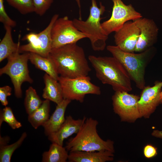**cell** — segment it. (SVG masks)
<instances>
[{
    "label": "cell",
    "instance_id": "6da1fadb",
    "mask_svg": "<svg viewBox=\"0 0 162 162\" xmlns=\"http://www.w3.org/2000/svg\"><path fill=\"white\" fill-rule=\"evenodd\" d=\"M49 57L60 76L74 78L85 76L91 71L83 49L76 43L52 48Z\"/></svg>",
    "mask_w": 162,
    "mask_h": 162
},
{
    "label": "cell",
    "instance_id": "d6a6232c",
    "mask_svg": "<svg viewBox=\"0 0 162 162\" xmlns=\"http://www.w3.org/2000/svg\"><path fill=\"white\" fill-rule=\"evenodd\" d=\"M77 4L78 5V7L80 9H80H81V4H80V0H75Z\"/></svg>",
    "mask_w": 162,
    "mask_h": 162
},
{
    "label": "cell",
    "instance_id": "2e32d148",
    "mask_svg": "<svg viewBox=\"0 0 162 162\" xmlns=\"http://www.w3.org/2000/svg\"><path fill=\"white\" fill-rule=\"evenodd\" d=\"M114 153L109 151L70 152L68 160L70 162H105L114 159Z\"/></svg>",
    "mask_w": 162,
    "mask_h": 162
},
{
    "label": "cell",
    "instance_id": "cb8c5ba5",
    "mask_svg": "<svg viewBox=\"0 0 162 162\" xmlns=\"http://www.w3.org/2000/svg\"><path fill=\"white\" fill-rule=\"evenodd\" d=\"M27 134L23 132L19 139L14 143L0 146V162H10L14 151L22 145L27 136Z\"/></svg>",
    "mask_w": 162,
    "mask_h": 162
},
{
    "label": "cell",
    "instance_id": "9c48e42d",
    "mask_svg": "<svg viewBox=\"0 0 162 162\" xmlns=\"http://www.w3.org/2000/svg\"><path fill=\"white\" fill-rule=\"evenodd\" d=\"M112 1L113 6L111 16L109 19L101 23L103 30L108 36L117 31L126 22L142 17L131 4L126 5L122 0Z\"/></svg>",
    "mask_w": 162,
    "mask_h": 162
},
{
    "label": "cell",
    "instance_id": "7a4b0ae2",
    "mask_svg": "<svg viewBox=\"0 0 162 162\" xmlns=\"http://www.w3.org/2000/svg\"><path fill=\"white\" fill-rule=\"evenodd\" d=\"M88 59L95 70L96 77L103 84L110 85L115 92H128L132 90L128 74L115 58L90 55Z\"/></svg>",
    "mask_w": 162,
    "mask_h": 162
},
{
    "label": "cell",
    "instance_id": "ba28073f",
    "mask_svg": "<svg viewBox=\"0 0 162 162\" xmlns=\"http://www.w3.org/2000/svg\"><path fill=\"white\" fill-rule=\"evenodd\" d=\"M52 49L64 45L76 43L87 38L86 35L75 26L73 20L68 16L58 18L55 21L51 31Z\"/></svg>",
    "mask_w": 162,
    "mask_h": 162
},
{
    "label": "cell",
    "instance_id": "8fae6325",
    "mask_svg": "<svg viewBox=\"0 0 162 162\" xmlns=\"http://www.w3.org/2000/svg\"><path fill=\"white\" fill-rule=\"evenodd\" d=\"M58 14L54 15L47 27L36 35L32 41L28 44L20 46V53L29 52L47 57L52 49L51 31L53 25L58 18Z\"/></svg>",
    "mask_w": 162,
    "mask_h": 162
},
{
    "label": "cell",
    "instance_id": "277c9868",
    "mask_svg": "<svg viewBox=\"0 0 162 162\" xmlns=\"http://www.w3.org/2000/svg\"><path fill=\"white\" fill-rule=\"evenodd\" d=\"M98 122L91 117L86 118L79 131L67 142L65 148L70 152L107 150L115 152L114 142L104 140L98 135Z\"/></svg>",
    "mask_w": 162,
    "mask_h": 162
},
{
    "label": "cell",
    "instance_id": "4dcf8cb0",
    "mask_svg": "<svg viewBox=\"0 0 162 162\" xmlns=\"http://www.w3.org/2000/svg\"><path fill=\"white\" fill-rule=\"evenodd\" d=\"M10 139L8 136L2 137L0 136V146L7 145L9 142Z\"/></svg>",
    "mask_w": 162,
    "mask_h": 162
},
{
    "label": "cell",
    "instance_id": "603a6c76",
    "mask_svg": "<svg viewBox=\"0 0 162 162\" xmlns=\"http://www.w3.org/2000/svg\"><path fill=\"white\" fill-rule=\"evenodd\" d=\"M43 101L37 94L36 90L33 87H29L26 90L24 105L28 115L31 114L37 109Z\"/></svg>",
    "mask_w": 162,
    "mask_h": 162
},
{
    "label": "cell",
    "instance_id": "e0dca14e",
    "mask_svg": "<svg viewBox=\"0 0 162 162\" xmlns=\"http://www.w3.org/2000/svg\"><path fill=\"white\" fill-rule=\"evenodd\" d=\"M71 100L64 99L57 104L56 109L48 120L42 125L45 134L48 136L56 131L64 122L66 108Z\"/></svg>",
    "mask_w": 162,
    "mask_h": 162
},
{
    "label": "cell",
    "instance_id": "d4e9b609",
    "mask_svg": "<svg viewBox=\"0 0 162 162\" xmlns=\"http://www.w3.org/2000/svg\"><path fill=\"white\" fill-rule=\"evenodd\" d=\"M3 122H5L13 129L19 128L22 127L21 123L15 117L11 109L5 106L0 111V127Z\"/></svg>",
    "mask_w": 162,
    "mask_h": 162
},
{
    "label": "cell",
    "instance_id": "3957f363",
    "mask_svg": "<svg viewBox=\"0 0 162 162\" xmlns=\"http://www.w3.org/2000/svg\"><path fill=\"white\" fill-rule=\"evenodd\" d=\"M106 49L121 63L136 87L142 89L146 68L155 54V48L153 46L138 53L124 51L116 45H108Z\"/></svg>",
    "mask_w": 162,
    "mask_h": 162
},
{
    "label": "cell",
    "instance_id": "484cf974",
    "mask_svg": "<svg viewBox=\"0 0 162 162\" xmlns=\"http://www.w3.org/2000/svg\"><path fill=\"white\" fill-rule=\"evenodd\" d=\"M8 3L21 14H26L34 12L33 0H6Z\"/></svg>",
    "mask_w": 162,
    "mask_h": 162
},
{
    "label": "cell",
    "instance_id": "52a82bcc",
    "mask_svg": "<svg viewBox=\"0 0 162 162\" xmlns=\"http://www.w3.org/2000/svg\"><path fill=\"white\" fill-rule=\"evenodd\" d=\"M58 81L62 89L63 98L82 103L86 94L99 95L100 88L91 82L88 76L70 78L59 76Z\"/></svg>",
    "mask_w": 162,
    "mask_h": 162
},
{
    "label": "cell",
    "instance_id": "7c38bea8",
    "mask_svg": "<svg viewBox=\"0 0 162 162\" xmlns=\"http://www.w3.org/2000/svg\"><path fill=\"white\" fill-rule=\"evenodd\" d=\"M162 80L156 81L152 86H145L142 89L138 102L141 117L149 118L160 104Z\"/></svg>",
    "mask_w": 162,
    "mask_h": 162
},
{
    "label": "cell",
    "instance_id": "44dd1931",
    "mask_svg": "<svg viewBox=\"0 0 162 162\" xmlns=\"http://www.w3.org/2000/svg\"><path fill=\"white\" fill-rule=\"evenodd\" d=\"M50 101L46 99L37 109L28 115V120L32 126L37 129L48 120L50 118Z\"/></svg>",
    "mask_w": 162,
    "mask_h": 162
},
{
    "label": "cell",
    "instance_id": "8992f818",
    "mask_svg": "<svg viewBox=\"0 0 162 162\" xmlns=\"http://www.w3.org/2000/svg\"><path fill=\"white\" fill-rule=\"evenodd\" d=\"M29 52L20 54L17 51L9 56L7 64L0 69V76L6 74L10 77L13 85L15 96L22 97L21 85L24 82L32 83L33 80L29 75L28 62Z\"/></svg>",
    "mask_w": 162,
    "mask_h": 162
},
{
    "label": "cell",
    "instance_id": "83f0119b",
    "mask_svg": "<svg viewBox=\"0 0 162 162\" xmlns=\"http://www.w3.org/2000/svg\"><path fill=\"white\" fill-rule=\"evenodd\" d=\"M0 21L4 25L14 27L16 25L15 21L8 15L5 10L3 0H0Z\"/></svg>",
    "mask_w": 162,
    "mask_h": 162
},
{
    "label": "cell",
    "instance_id": "ac0fdd59",
    "mask_svg": "<svg viewBox=\"0 0 162 162\" xmlns=\"http://www.w3.org/2000/svg\"><path fill=\"white\" fill-rule=\"evenodd\" d=\"M44 80L45 87L42 94L43 98L57 104L60 103L64 98L60 83L46 73L44 76Z\"/></svg>",
    "mask_w": 162,
    "mask_h": 162
},
{
    "label": "cell",
    "instance_id": "ffe728a7",
    "mask_svg": "<svg viewBox=\"0 0 162 162\" xmlns=\"http://www.w3.org/2000/svg\"><path fill=\"white\" fill-rule=\"evenodd\" d=\"M29 60L37 68L58 81L59 76L54 64L49 57H44L38 54L29 52Z\"/></svg>",
    "mask_w": 162,
    "mask_h": 162
},
{
    "label": "cell",
    "instance_id": "9a60e30c",
    "mask_svg": "<svg viewBox=\"0 0 162 162\" xmlns=\"http://www.w3.org/2000/svg\"><path fill=\"white\" fill-rule=\"evenodd\" d=\"M86 118L84 117L82 119H75L70 115L67 116L59 128L48 136L49 140L52 143L63 146L64 140L74 134H76Z\"/></svg>",
    "mask_w": 162,
    "mask_h": 162
},
{
    "label": "cell",
    "instance_id": "30bf717a",
    "mask_svg": "<svg viewBox=\"0 0 162 162\" xmlns=\"http://www.w3.org/2000/svg\"><path fill=\"white\" fill-rule=\"evenodd\" d=\"M140 97L126 91H116L112 97L113 110L122 121L133 122L141 118L138 106Z\"/></svg>",
    "mask_w": 162,
    "mask_h": 162
},
{
    "label": "cell",
    "instance_id": "1f68e13d",
    "mask_svg": "<svg viewBox=\"0 0 162 162\" xmlns=\"http://www.w3.org/2000/svg\"><path fill=\"white\" fill-rule=\"evenodd\" d=\"M152 135L154 137L162 139V130H154L152 132Z\"/></svg>",
    "mask_w": 162,
    "mask_h": 162
},
{
    "label": "cell",
    "instance_id": "d6986e66",
    "mask_svg": "<svg viewBox=\"0 0 162 162\" xmlns=\"http://www.w3.org/2000/svg\"><path fill=\"white\" fill-rule=\"evenodd\" d=\"M4 26L5 33L0 43V62L14 53L19 51L20 46L19 41L20 36L19 37L18 43H14L12 36V27L7 25Z\"/></svg>",
    "mask_w": 162,
    "mask_h": 162
},
{
    "label": "cell",
    "instance_id": "5b68a950",
    "mask_svg": "<svg viewBox=\"0 0 162 162\" xmlns=\"http://www.w3.org/2000/svg\"><path fill=\"white\" fill-rule=\"evenodd\" d=\"M99 5V7L96 0H91L89 14L87 19L83 21L74 18L73 20L76 27L89 39L93 49L96 51L105 49L108 37L100 22L101 16L105 11V7L101 2Z\"/></svg>",
    "mask_w": 162,
    "mask_h": 162
},
{
    "label": "cell",
    "instance_id": "4fadbf2b",
    "mask_svg": "<svg viewBox=\"0 0 162 162\" xmlns=\"http://www.w3.org/2000/svg\"><path fill=\"white\" fill-rule=\"evenodd\" d=\"M134 21L140 31L135 52H140L153 46L156 42L158 28L152 19L142 17Z\"/></svg>",
    "mask_w": 162,
    "mask_h": 162
},
{
    "label": "cell",
    "instance_id": "836d02e7",
    "mask_svg": "<svg viewBox=\"0 0 162 162\" xmlns=\"http://www.w3.org/2000/svg\"><path fill=\"white\" fill-rule=\"evenodd\" d=\"M160 104H162V90L160 93Z\"/></svg>",
    "mask_w": 162,
    "mask_h": 162
},
{
    "label": "cell",
    "instance_id": "f546056e",
    "mask_svg": "<svg viewBox=\"0 0 162 162\" xmlns=\"http://www.w3.org/2000/svg\"><path fill=\"white\" fill-rule=\"evenodd\" d=\"M143 154L147 158H151L155 156L157 154V149L151 144H147L143 148Z\"/></svg>",
    "mask_w": 162,
    "mask_h": 162
},
{
    "label": "cell",
    "instance_id": "5bb4252c",
    "mask_svg": "<svg viewBox=\"0 0 162 162\" xmlns=\"http://www.w3.org/2000/svg\"><path fill=\"white\" fill-rule=\"evenodd\" d=\"M114 35L116 46L124 51L133 53L140 34V31L133 21L126 22Z\"/></svg>",
    "mask_w": 162,
    "mask_h": 162
},
{
    "label": "cell",
    "instance_id": "f1b7e54d",
    "mask_svg": "<svg viewBox=\"0 0 162 162\" xmlns=\"http://www.w3.org/2000/svg\"><path fill=\"white\" fill-rule=\"evenodd\" d=\"M12 88L6 86L0 88V101L3 106H6L8 104L7 97L11 94Z\"/></svg>",
    "mask_w": 162,
    "mask_h": 162
},
{
    "label": "cell",
    "instance_id": "7402d4cb",
    "mask_svg": "<svg viewBox=\"0 0 162 162\" xmlns=\"http://www.w3.org/2000/svg\"><path fill=\"white\" fill-rule=\"evenodd\" d=\"M69 154L66 148L55 143H52L47 151L42 154V162H66Z\"/></svg>",
    "mask_w": 162,
    "mask_h": 162
},
{
    "label": "cell",
    "instance_id": "4316f807",
    "mask_svg": "<svg viewBox=\"0 0 162 162\" xmlns=\"http://www.w3.org/2000/svg\"><path fill=\"white\" fill-rule=\"evenodd\" d=\"M34 12L41 16L49 8L53 0H33Z\"/></svg>",
    "mask_w": 162,
    "mask_h": 162
}]
</instances>
